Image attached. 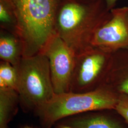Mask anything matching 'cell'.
Here are the masks:
<instances>
[{
	"label": "cell",
	"mask_w": 128,
	"mask_h": 128,
	"mask_svg": "<svg viewBox=\"0 0 128 128\" xmlns=\"http://www.w3.org/2000/svg\"><path fill=\"white\" fill-rule=\"evenodd\" d=\"M110 17L104 0H60L56 32L76 56L92 46L96 31Z\"/></svg>",
	"instance_id": "cell-1"
},
{
	"label": "cell",
	"mask_w": 128,
	"mask_h": 128,
	"mask_svg": "<svg viewBox=\"0 0 128 128\" xmlns=\"http://www.w3.org/2000/svg\"><path fill=\"white\" fill-rule=\"evenodd\" d=\"M16 20V34L23 46V56L41 52L55 33L60 0H7Z\"/></svg>",
	"instance_id": "cell-2"
},
{
	"label": "cell",
	"mask_w": 128,
	"mask_h": 128,
	"mask_svg": "<svg viewBox=\"0 0 128 128\" xmlns=\"http://www.w3.org/2000/svg\"><path fill=\"white\" fill-rule=\"evenodd\" d=\"M119 94L105 85L82 93L68 92L55 94L37 110L47 128L61 119L92 111L114 109Z\"/></svg>",
	"instance_id": "cell-3"
},
{
	"label": "cell",
	"mask_w": 128,
	"mask_h": 128,
	"mask_svg": "<svg viewBox=\"0 0 128 128\" xmlns=\"http://www.w3.org/2000/svg\"><path fill=\"white\" fill-rule=\"evenodd\" d=\"M20 101L28 108L37 110L55 95L49 61L40 52L23 56L16 66Z\"/></svg>",
	"instance_id": "cell-4"
},
{
	"label": "cell",
	"mask_w": 128,
	"mask_h": 128,
	"mask_svg": "<svg viewBox=\"0 0 128 128\" xmlns=\"http://www.w3.org/2000/svg\"><path fill=\"white\" fill-rule=\"evenodd\" d=\"M112 54L92 46L76 55L70 92H86L102 86L110 69Z\"/></svg>",
	"instance_id": "cell-5"
},
{
	"label": "cell",
	"mask_w": 128,
	"mask_h": 128,
	"mask_svg": "<svg viewBox=\"0 0 128 128\" xmlns=\"http://www.w3.org/2000/svg\"><path fill=\"white\" fill-rule=\"evenodd\" d=\"M49 61L55 94L70 92L76 55L56 33L41 51Z\"/></svg>",
	"instance_id": "cell-6"
},
{
	"label": "cell",
	"mask_w": 128,
	"mask_h": 128,
	"mask_svg": "<svg viewBox=\"0 0 128 128\" xmlns=\"http://www.w3.org/2000/svg\"><path fill=\"white\" fill-rule=\"evenodd\" d=\"M111 17L96 31L92 45L113 53L128 48V7L110 10Z\"/></svg>",
	"instance_id": "cell-7"
},
{
	"label": "cell",
	"mask_w": 128,
	"mask_h": 128,
	"mask_svg": "<svg viewBox=\"0 0 128 128\" xmlns=\"http://www.w3.org/2000/svg\"><path fill=\"white\" fill-rule=\"evenodd\" d=\"M70 120L74 128H128V124L115 109L92 111Z\"/></svg>",
	"instance_id": "cell-8"
},
{
	"label": "cell",
	"mask_w": 128,
	"mask_h": 128,
	"mask_svg": "<svg viewBox=\"0 0 128 128\" xmlns=\"http://www.w3.org/2000/svg\"><path fill=\"white\" fill-rule=\"evenodd\" d=\"M103 85L118 94L128 95V48L112 54L110 69Z\"/></svg>",
	"instance_id": "cell-9"
},
{
	"label": "cell",
	"mask_w": 128,
	"mask_h": 128,
	"mask_svg": "<svg viewBox=\"0 0 128 128\" xmlns=\"http://www.w3.org/2000/svg\"><path fill=\"white\" fill-rule=\"evenodd\" d=\"M23 56L22 44L18 36L13 32L0 28V60L16 67Z\"/></svg>",
	"instance_id": "cell-10"
},
{
	"label": "cell",
	"mask_w": 128,
	"mask_h": 128,
	"mask_svg": "<svg viewBox=\"0 0 128 128\" xmlns=\"http://www.w3.org/2000/svg\"><path fill=\"white\" fill-rule=\"evenodd\" d=\"M20 98L18 92L0 88V128H7L17 109Z\"/></svg>",
	"instance_id": "cell-11"
},
{
	"label": "cell",
	"mask_w": 128,
	"mask_h": 128,
	"mask_svg": "<svg viewBox=\"0 0 128 128\" xmlns=\"http://www.w3.org/2000/svg\"><path fill=\"white\" fill-rule=\"evenodd\" d=\"M18 73L17 68L9 63L0 60V88L12 89L18 92Z\"/></svg>",
	"instance_id": "cell-12"
},
{
	"label": "cell",
	"mask_w": 128,
	"mask_h": 128,
	"mask_svg": "<svg viewBox=\"0 0 128 128\" xmlns=\"http://www.w3.org/2000/svg\"><path fill=\"white\" fill-rule=\"evenodd\" d=\"M0 28L16 34V18L7 0H0Z\"/></svg>",
	"instance_id": "cell-13"
},
{
	"label": "cell",
	"mask_w": 128,
	"mask_h": 128,
	"mask_svg": "<svg viewBox=\"0 0 128 128\" xmlns=\"http://www.w3.org/2000/svg\"><path fill=\"white\" fill-rule=\"evenodd\" d=\"M114 109L128 124V95L119 94Z\"/></svg>",
	"instance_id": "cell-14"
},
{
	"label": "cell",
	"mask_w": 128,
	"mask_h": 128,
	"mask_svg": "<svg viewBox=\"0 0 128 128\" xmlns=\"http://www.w3.org/2000/svg\"><path fill=\"white\" fill-rule=\"evenodd\" d=\"M104 0L105 2L107 9L108 10L110 11L111 10L114 8L115 5L116 4V3L118 0Z\"/></svg>",
	"instance_id": "cell-15"
},
{
	"label": "cell",
	"mask_w": 128,
	"mask_h": 128,
	"mask_svg": "<svg viewBox=\"0 0 128 128\" xmlns=\"http://www.w3.org/2000/svg\"><path fill=\"white\" fill-rule=\"evenodd\" d=\"M74 128L73 127H70V126H63V127H62V128Z\"/></svg>",
	"instance_id": "cell-16"
},
{
	"label": "cell",
	"mask_w": 128,
	"mask_h": 128,
	"mask_svg": "<svg viewBox=\"0 0 128 128\" xmlns=\"http://www.w3.org/2000/svg\"><path fill=\"white\" fill-rule=\"evenodd\" d=\"M22 128H32V127H29V126H25V127H22Z\"/></svg>",
	"instance_id": "cell-17"
},
{
	"label": "cell",
	"mask_w": 128,
	"mask_h": 128,
	"mask_svg": "<svg viewBox=\"0 0 128 128\" xmlns=\"http://www.w3.org/2000/svg\"></svg>",
	"instance_id": "cell-18"
}]
</instances>
